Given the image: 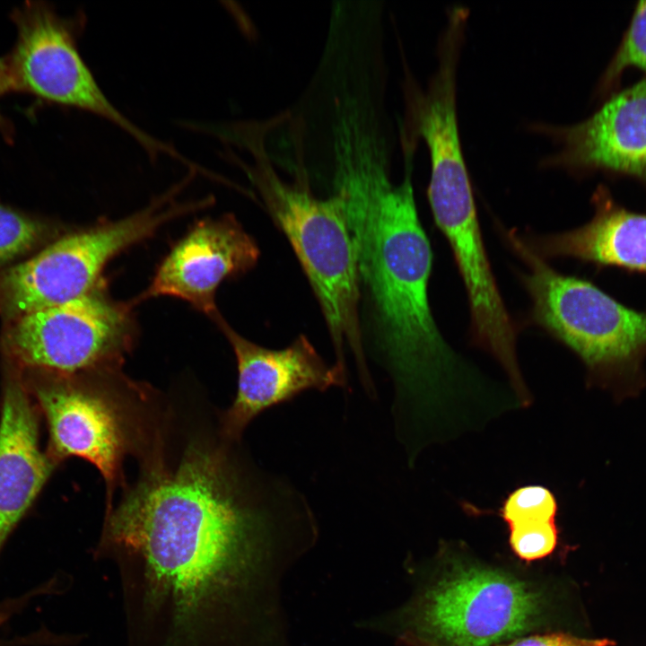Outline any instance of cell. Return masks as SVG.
Masks as SVG:
<instances>
[{"mask_svg": "<svg viewBox=\"0 0 646 646\" xmlns=\"http://www.w3.org/2000/svg\"><path fill=\"white\" fill-rule=\"evenodd\" d=\"M412 154L395 182L390 152L363 148L330 168L332 196L356 257L360 304L376 360L389 375L392 409L426 416L468 391L478 373L441 333L428 298L432 250L418 214Z\"/></svg>", "mask_w": 646, "mask_h": 646, "instance_id": "cell-1", "label": "cell"}, {"mask_svg": "<svg viewBox=\"0 0 646 646\" xmlns=\"http://www.w3.org/2000/svg\"><path fill=\"white\" fill-rule=\"evenodd\" d=\"M266 131L256 122L240 123L228 136L245 150L250 162L234 156L274 223L285 235L321 308L335 353L334 365L347 373L346 352L353 355L368 395L376 388L366 359L360 319V291L355 250L336 199L316 196L301 174L284 179L267 149Z\"/></svg>", "mask_w": 646, "mask_h": 646, "instance_id": "cell-2", "label": "cell"}, {"mask_svg": "<svg viewBox=\"0 0 646 646\" xmlns=\"http://www.w3.org/2000/svg\"><path fill=\"white\" fill-rule=\"evenodd\" d=\"M504 237L526 266L519 279L531 301L529 321L577 355L589 385L616 402L638 397L646 388V310L588 279L556 271L515 230Z\"/></svg>", "mask_w": 646, "mask_h": 646, "instance_id": "cell-3", "label": "cell"}, {"mask_svg": "<svg viewBox=\"0 0 646 646\" xmlns=\"http://www.w3.org/2000/svg\"><path fill=\"white\" fill-rule=\"evenodd\" d=\"M546 595L501 568L450 560L408 603L361 624L408 646H495L546 624Z\"/></svg>", "mask_w": 646, "mask_h": 646, "instance_id": "cell-4", "label": "cell"}, {"mask_svg": "<svg viewBox=\"0 0 646 646\" xmlns=\"http://www.w3.org/2000/svg\"><path fill=\"white\" fill-rule=\"evenodd\" d=\"M15 39L5 55L12 92L34 100V106L74 109L100 117L136 141L152 159L183 155L128 119L111 103L83 58L78 39L85 15L64 16L45 1H27L9 13Z\"/></svg>", "mask_w": 646, "mask_h": 646, "instance_id": "cell-5", "label": "cell"}, {"mask_svg": "<svg viewBox=\"0 0 646 646\" xmlns=\"http://www.w3.org/2000/svg\"><path fill=\"white\" fill-rule=\"evenodd\" d=\"M178 184L149 206L115 222L57 238L27 259L0 270V317L4 324L26 313L66 302L97 288L116 255L150 237L166 222L202 207L175 204Z\"/></svg>", "mask_w": 646, "mask_h": 646, "instance_id": "cell-6", "label": "cell"}, {"mask_svg": "<svg viewBox=\"0 0 646 646\" xmlns=\"http://www.w3.org/2000/svg\"><path fill=\"white\" fill-rule=\"evenodd\" d=\"M128 307L97 288L4 324L6 360L21 369L74 375L114 371L132 341Z\"/></svg>", "mask_w": 646, "mask_h": 646, "instance_id": "cell-7", "label": "cell"}, {"mask_svg": "<svg viewBox=\"0 0 646 646\" xmlns=\"http://www.w3.org/2000/svg\"><path fill=\"white\" fill-rule=\"evenodd\" d=\"M102 372L96 371L93 381L48 372L52 378L37 387V397L52 451L59 458L79 457L97 467L106 482L108 506L124 484L123 462L135 439L130 410L100 381Z\"/></svg>", "mask_w": 646, "mask_h": 646, "instance_id": "cell-8", "label": "cell"}, {"mask_svg": "<svg viewBox=\"0 0 646 646\" xmlns=\"http://www.w3.org/2000/svg\"><path fill=\"white\" fill-rule=\"evenodd\" d=\"M214 320L231 344L238 380L231 405L219 416V430L240 441L247 426L262 412L306 390L346 388L347 373L329 366L304 335L283 349L257 345L236 332L219 313Z\"/></svg>", "mask_w": 646, "mask_h": 646, "instance_id": "cell-9", "label": "cell"}, {"mask_svg": "<svg viewBox=\"0 0 646 646\" xmlns=\"http://www.w3.org/2000/svg\"><path fill=\"white\" fill-rule=\"evenodd\" d=\"M607 96L581 122L532 127L560 145L541 165L581 176L602 172L629 177L646 184V77Z\"/></svg>", "mask_w": 646, "mask_h": 646, "instance_id": "cell-10", "label": "cell"}, {"mask_svg": "<svg viewBox=\"0 0 646 646\" xmlns=\"http://www.w3.org/2000/svg\"><path fill=\"white\" fill-rule=\"evenodd\" d=\"M258 257L256 241L233 215L200 221L172 248L134 303L158 296L176 297L214 319L219 314L215 304L219 285L249 271Z\"/></svg>", "mask_w": 646, "mask_h": 646, "instance_id": "cell-11", "label": "cell"}, {"mask_svg": "<svg viewBox=\"0 0 646 646\" xmlns=\"http://www.w3.org/2000/svg\"><path fill=\"white\" fill-rule=\"evenodd\" d=\"M591 219L572 230L520 235L537 255L547 258H573L598 269L615 268L646 275V213L619 204L605 185L591 196Z\"/></svg>", "mask_w": 646, "mask_h": 646, "instance_id": "cell-12", "label": "cell"}, {"mask_svg": "<svg viewBox=\"0 0 646 646\" xmlns=\"http://www.w3.org/2000/svg\"><path fill=\"white\" fill-rule=\"evenodd\" d=\"M0 421V548L51 474L21 368L7 361Z\"/></svg>", "mask_w": 646, "mask_h": 646, "instance_id": "cell-13", "label": "cell"}, {"mask_svg": "<svg viewBox=\"0 0 646 646\" xmlns=\"http://www.w3.org/2000/svg\"><path fill=\"white\" fill-rule=\"evenodd\" d=\"M55 233L48 221L0 203V270L45 247Z\"/></svg>", "mask_w": 646, "mask_h": 646, "instance_id": "cell-14", "label": "cell"}, {"mask_svg": "<svg viewBox=\"0 0 646 646\" xmlns=\"http://www.w3.org/2000/svg\"><path fill=\"white\" fill-rule=\"evenodd\" d=\"M628 68H637L646 77V1H639L634 6L629 24L599 80V92L606 96L613 91Z\"/></svg>", "mask_w": 646, "mask_h": 646, "instance_id": "cell-15", "label": "cell"}, {"mask_svg": "<svg viewBox=\"0 0 646 646\" xmlns=\"http://www.w3.org/2000/svg\"><path fill=\"white\" fill-rule=\"evenodd\" d=\"M558 503L554 493L538 484L521 486L511 492L501 508L508 527L530 521H555Z\"/></svg>", "mask_w": 646, "mask_h": 646, "instance_id": "cell-16", "label": "cell"}, {"mask_svg": "<svg viewBox=\"0 0 646 646\" xmlns=\"http://www.w3.org/2000/svg\"><path fill=\"white\" fill-rule=\"evenodd\" d=\"M508 528L511 550L526 562L543 559L558 546L559 531L555 521H530Z\"/></svg>", "mask_w": 646, "mask_h": 646, "instance_id": "cell-17", "label": "cell"}, {"mask_svg": "<svg viewBox=\"0 0 646 646\" xmlns=\"http://www.w3.org/2000/svg\"><path fill=\"white\" fill-rule=\"evenodd\" d=\"M609 639H586L570 633H550L528 634L495 646H614Z\"/></svg>", "mask_w": 646, "mask_h": 646, "instance_id": "cell-18", "label": "cell"}, {"mask_svg": "<svg viewBox=\"0 0 646 646\" xmlns=\"http://www.w3.org/2000/svg\"><path fill=\"white\" fill-rule=\"evenodd\" d=\"M12 92L9 69L5 56L0 57V101ZM0 135L7 144H13L15 137L13 123L3 113L0 106Z\"/></svg>", "mask_w": 646, "mask_h": 646, "instance_id": "cell-19", "label": "cell"}]
</instances>
